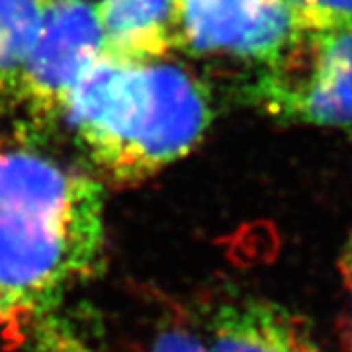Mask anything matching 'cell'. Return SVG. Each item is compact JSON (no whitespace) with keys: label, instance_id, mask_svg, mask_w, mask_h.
<instances>
[{"label":"cell","instance_id":"6da1fadb","mask_svg":"<svg viewBox=\"0 0 352 352\" xmlns=\"http://www.w3.org/2000/svg\"><path fill=\"white\" fill-rule=\"evenodd\" d=\"M102 184L39 153L0 147V329L18 337L100 266Z\"/></svg>","mask_w":352,"mask_h":352},{"label":"cell","instance_id":"7a4b0ae2","mask_svg":"<svg viewBox=\"0 0 352 352\" xmlns=\"http://www.w3.org/2000/svg\"><path fill=\"white\" fill-rule=\"evenodd\" d=\"M63 118L106 180L135 186L200 145L214 104L182 65L102 55L76 82Z\"/></svg>","mask_w":352,"mask_h":352},{"label":"cell","instance_id":"3957f363","mask_svg":"<svg viewBox=\"0 0 352 352\" xmlns=\"http://www.w3.org/2000/svg\"><path fill=\"white\" fill-rule=\"evenodd\" d=\"M252 100L289 124L352 129V28L298 32L263 65Z\"/></svg>","mask_w":352,"mask_h":352},{"label":"cell","instance_id":"277c9868","mask_svg":"<svg viewBox=\"0 0 352 352\" xmlns=\"http://www.w3.org/2000/svg\"><path fill=\"white\" fill-rule=\"evenodd\" d=\"M104 55V36L90 0L45 2L43 24L18 76L16 94L38 122L63 118L76 82Z\"/></svg>","mask_w":352,"mask_h":352},{"label":"cell","instance_id":"5b68a950","mask_svg":"<svg viewBox=\"0 0 352 352\" xmlns=\"http://www.w3.org/2000/svg\"><path fill=\"white\" fill-rule=\"evenodd\" d=\"M182 47L266 65L298 36L284 0H178Z\"/></svg>","mask_w":352,"mask_h":352},{"label":"cell","instance_id":"8992f818","mask_svg":"<svg viewBox=\"0 0 352 352\" xmlns=\"http://www.w3.org/2000/svg\"><path fill=\"white\" fill-rule=\"evenodd\" d=\"M208 340L214 352H321L303 317L264 298L221 303Z\"/></svg>","mask_w":352,"mask_h":352},{"label":"cell","instance_id":"52a82bcc","mask_svg":"<svg viewBox=\"0 0 352 352\" xmlns=\"http://www.w3.org/2000/svg\"><path fill=\"white\" fill-rule=\"evenodd\" d=\"M96 12L108 57L147 63L182 47L178 0H100Z\"/></svg>","mask_w":352,"mask_h":352},{"label":"cell","instance_id":"ba28073f","mask_svg":"<svg viewBox=\"0 0 352 352\" xmlns=\"http://www.w3.org/2000/svg\"><path fill=\"white\" fill-rule=\"evenodd\" d=\"M45 0H0V92H16L18 76L43 24Z\"/></svg>","mask_w":352,"mask_h":352},{"label":"cell","instance_id":"9c48e42d","mask_svg":"<svg viewBox=\"0 0 352 352\" xmlns=\"http://www.w3.org/2000/svg\"><path fill=\"white\" fill-rule=\"evenodd\" d=\"M298 32L352 28V0H284Z\"/></svg>","mask_w":352,"mask_h":352},{"label":"cell","instance_id":"30bf717a","mask_svg":"<svg viewBox=\"0 0 352 352\" xmlns=\"http://www.w3.org/2000/svg\"><path fill=\"white\" fill-rule=\"evenodd\" d=\"M34 352H96L71 321L55 311L41 315L30 327Z\"/></svg>","mask_w":352,"mask_h":352},{"label":"cell","instance_id":"8fae6325","mask_svg":"<svg viewBox=\"0 0 352 352\" xmlns=\"http://www.w3.org/2000/svg\"><path fill=\"white\" fill-rule=\"evenodd\" d=\"M149 352H214V349L208 337L204 339L182 325H173L161 329L155 335Z\"/></svg>","mask_w":352,"mask_h":352},{"label":"cell","instance_id":"7c38bea8","mask_svg":"<svg viewBox=\"0 0 352 352\" xmlns=\"http://www.w3.org/2000/svg\"><path fill=\"white\" fill-rule=\"evenodd\" d=\"M339 268L340 274L344 278V284H346L349 289L352 292V231L351 237L346 241V245H344V249H342V254H340Z\"/></svg>","mask_w":352,"mask_h":352},{"label":"cell","instance_id":"4fadbf2b","mask_svg":"<svg viewBox=\"0 0 352 352\" xmlns=\"http://www.w3.org/2000/svg\"><path fill=\"white\" fill-rule=\"evenodd\" d=\"M346 342H349V351L352 352V303L351 309H349V319H346Z\"/></svg>","mask_w":352,"mask_h":352},{"label":"cell","instance_id":"5bb4252c","mask_svg":"<svg viewBox=\"0 0 352 352\" xmlns=\"http://www.w3.org/2000/svg\"><path fill=\"white\" fill-rule=\"evenodd\" d=\"M45 2H50V0H45Z\"/></svg>","mask_w":352,"mask_h":352}]
</instances>
